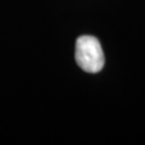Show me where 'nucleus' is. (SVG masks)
Here are the masks:
<instances>
[{"label": "nucleus", "instance_id": "nucleus-1", "mask_svg": "<svg viewBox=\"0 0 145 145\" xmlns=\"http://www.w3.org/2000/svg\"><path fill=\"white\" fill-rule=\"evenodd\" d=\"M75 61L86 72L94 74L101 71L105 63V58L99 40L91 35L78 38L75 44Z\"/></svg>", "mask_w": 145, "mask_h": 145}]
</instances>
